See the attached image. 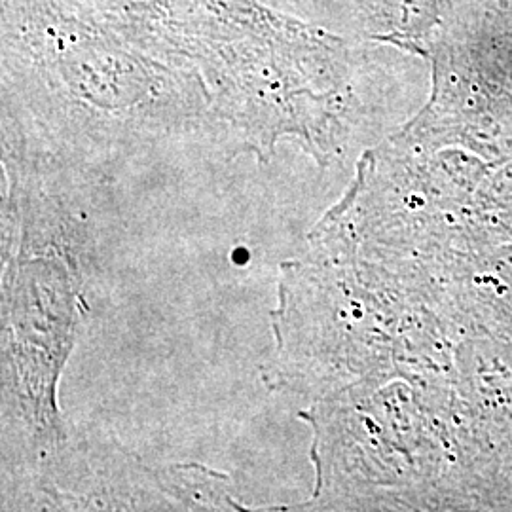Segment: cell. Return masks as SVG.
Returning <instances> with one entry per match:
<instances>
[{
	"instance_id": "cell-1",
	"label": "cell",
	"mask_w": 512,
	"mask_h": 512,
	"mask_svg": "<svg viewBox=\"0 0 512 512\" xmlns=\"http://www.w3.org/2000/svg\"><path fill=\"white\" fill-rule=\"evenodd\" d=\"M2 220L4 469L37 471L67 444L57 389L82 313L86 230L31 181L8 171Z\"/></svg>"
},
{
	"instance_id": "cell-2",
	"label": "cell",
	"mask_w": 512,
	"mask_h": 512,
	"mask_svg": "<svg viewBox=\"0 0 512 512\" xmlns=\"http://www.w3.org/2000/svg\"><path fill=\"white\" fill-rule=\"evenodd\" d=\"M228 486L230 476L200 463L147 467L120 446L67 440L31 473L33 495L23 509H245Z\"/></svg>"
}]
</instances>
